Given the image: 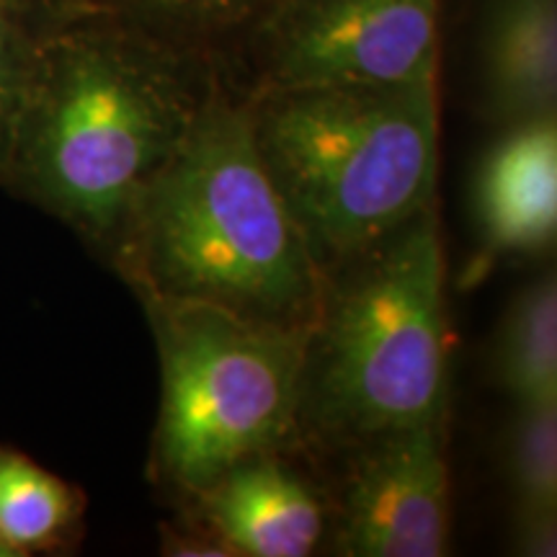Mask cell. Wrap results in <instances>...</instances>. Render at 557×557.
Returning <instances> with one entry per match:
<instances>
[{
  "label": "cell",
  "instance_id": "obj_8",
  "mask_svg": "<svg viewBox=\"0 0 557 557\" xmlns=\"http://www.w3.org/2000/svg\"><path fill=\"white\" fill-rule=\"evenodd\" d=\"M199 493L233 555L305 557L323 534V508L308 485L263 455L233 465Z\"/></svg>",
  "mask_w": 557,
  "mask_h": 557
},
{
  "label": "cell",
  "instance_id": "obj_6",
  "mask_svg": "<svg viewBox=\"0 0 557 557\" xmlns=\"http://www.w3.org/2000/svg\"><path fill=\"white\" fill-rule=\"evenodd\" d=\"M438 0H274L253 24L261 88L436 78Z\"/></svg>",
  "mask_w": 557,
  "mask_h": 557
},
{
  "label": "cell",
  "instance_id": "obj_9",
  "mask_svg": "<svg viewBox=\"0 0 557 557\" xmlns=\"http://www.w3.org/2000/svg\"><path fill=\"white\" fill-rule=\"evenodd\" d=\"M475 218L496 250H540L557 227L555 114L511 124L480 165Z\"/></svg>",
  "mask_w": 557,
  "mask_h": 557
},
{
  "label": "cell",
  "instance_id": "obj_13",
  "mask_svg": "<svg viewBox=\"0 0 557 557\" xmlns=\"http://www.w3.org/2000/svg\"><path fill=\"white\" fill-rule=\"evenodd\" d=\"M81 5L114 13L158 37L197 52L212 34L256 24L274 0H78Z\"/></svg>",
  "mask_w": 557,
  "mask_h": 557
},
{
  "label": "cell",
  "instance_id": "obj_2",
  "mask_svg": "<svg viewBox=\"0 0 557 557\" xmlns=\"http://www.w3.org/2000/svg\"><path fill=\"white\" fill-rule=\"evenodd\" d=\"M148 299L207 302L312 329L320 263L271 181L250 127L212 75L184 139L150 178L114 248Z\"/></svg>",
  "mask_w": 557,
  "mask_h": 557
},
{
  "label": "cell",
  "instance_id": "obj_11",
  "mask_svg": "<svg viewBox=\"0 0 557 557\" xmlns=\"http://www.w3.org/2000/svg\"><path fill=\"white\" fill-rule=\"evenodd\" d=\"M81 517L83 500L73 485L21 451L0 447V547L9 557L73 545Z\"/></svg>",
  "mask_w": 557,
  "mask_h": 557
},
{
  "label": "cell",
  "instance_id": "obj_17",
  "mask_svg": "<svg viewBox=\"0 0 557 557\" xmlns=\"http://www.w3.org/2000/svg\"><path fill=\"white\" fill-rule=\"evenodd\" d=\"M0 557H9V553H5V549H3V547H0Z\"/></svg>",
  "mask_w": 557,
  "mask_h": 557
},
{
  "label": "cell",
  "instance_id": "obj_14",
  "mask_svg": "<svg viewBox=\"0 0 557 557\" xmlns=\"http://www.w3.org/2000/svg\"><path fill=\"white\" fill-rule=\"evenodd\" d=\"M511 429V480L521 517H555L557 398L517 403Z\"/></svg>",
  "mask_w": 557,
  "mask_h": 557
},
{
  "label": "cell",
  "instance_id": "obj_1",
  "mask_svg": "<svg viewBox=\"0 0 557 557\" xmlns=\"http://www.w3.org/2000/svg\"><path fill=\"white\" fill-rule=\"evenodd\" d=\"M212 75L197 52L75 3L34 52L0 186L114 253Z\"/></svg>",
  "mask_w": 557,
  "mask_h": 557
},
{
  "label": "cell",
  "instance_id": "obj_3",
  "mask_svg": "<svg viewBox=\"0 0 557 557\" xmlns=\"http://www.w3.org/2000/svg\"><path fill=\"white\" fill-rule=\"evenodd\" d=\"M248 114L263 165L318 263L351 259L431 207L436 78L261 88Z\"/></svg>",
  "mask_w": 557,
  "mask_h": 557
},
{
  "label": "cell",
  "instance_id": "obj_12",
  "mask_svg": "<svg viewBox=\"0 0 557 557\" xmlns=\"http://www.w3.org/2000/svg\"><path fill=\"white\" fill-rule=\"evenodd\" d=\"M498 377L517 403L557 398V284L547 274L508 310Z\"/></svg>",
  "mask_w": 557,
  "mask_h": 557
},
{
  "label": "cell",
  "instance_id": "obj_10",
  "mask_svg": "<svg viewBox=\"0 0 557 557\" xmlns=\"http://www.w3.org/2000/svg\"><path fill=\"white\" fill-rule=\"evenodd\" d=\"M483 78L487 111L508 127L555 114L557 0H493Z\"/></svg>",
  "mask_w": 557,
  "mask_h": 557
},
{
  "label": "cell",
  "instance_id": "obj_7",
  "mask_svg": "<svg viewBox=\"0 0 557 557\" xmlns=\"http://www.w3.org/2000/svg\"><path fill=\"white\" fill-rule=\"evenodd\" d=\"M338 553L438 557L449 542V472L438 423L369 436L348 475Z\"/></svg>",
  "mask_w": 557,
  "mask_h": 557
},
{
  "label": "cell",
  "instance_id": "obj_16",
  "mask_svg": "<svg viewBox=\"0 0 557 557\" xmlns=\"http://www.w3.org/2000/svg\"><path fill=\"white\" fill-rule=\"evenodd\" d=\"M519 547L527 555H555V517H521Z\"/></svg>",
  "mask_w": 557,
  "mask_h": 557
},
{
  "label": "cell",
  "instance_id": "obj_5",
  "mask_svg": "<svg viewBox=\"0 0 557 557\" xmlns=\"http://www.w3.org/2000/svg\"><path fill=\"white\" fill-rule=\"evenodd\" d=\"M152 323L163 361L160 462L199 493L287 434L312 329L181 299H152Z\"/></svg>",
  "mask_w": 557,
  "mask_h": 557
},
{
  "label": "cell",
  "instance_id": "obj_15",
  "mask_svg": "<svg viewBox=\"0 0 557 557\" xmlns=\"http://www.w3.org/2000/svg\"><path fill=\"white\" fill-rule=\"evenodd\" d=\"M78 0H0V176L39 39Z\"/></svg>",
  "mask_w": 557,
  "mask_h": 557
},
{
  "label": "cell",
  "instance_id": "obj_4",
  "mask_svg": "<svg viewBox=\"0 0 557 557\" xmlns=\"http://www.w3.org/2000/svg\"><path fill=\"white\" fill-rule=\"evenodd\" d=\"M346 261L320 299L305 359L320 423L369 438L444 421L449 333L434 209Z\"/></svg>",
  "mask_w": 557,
  "mask_h": 557
}]
</instances>
